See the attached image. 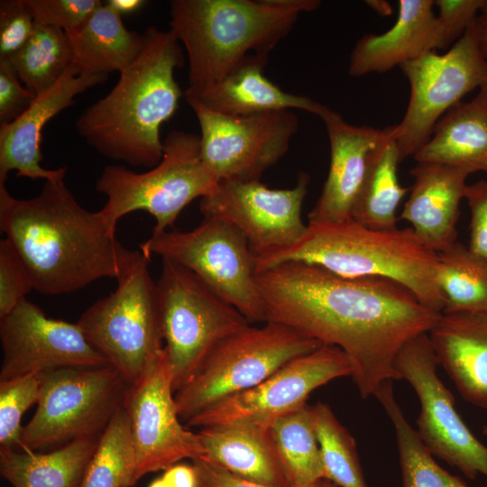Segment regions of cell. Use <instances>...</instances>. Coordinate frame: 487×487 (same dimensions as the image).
<instances>
[{"label":"cell","instance_id":"6da1fadb","mask_svg":"<svg viewBox=\"0 0 487 487\" xmlns=\"http://www.w3.org/2000/svg\"><path fill=\"white\" fill-rule=\"evenodd\" d=\"M264 322L280 323L335 345L366 399L386 381L402 345L428 333L442 313L423 306L402 284L382 277H343L316 264L286 262L256 272Z\"/></svg>","mask_w":487,"mask_h":487},{"label":"cell","instance_id":"7a4b0ae2","mask_svg":"<svg viewBox=\"0 0 487 487\" xmlns=\"http://www.w3.org/2000/svg\"><path fill=\"white\" fill-rule=\"evenodd\" d=\"M0 226L44 295L77 291L102 278L117 279L129 250L99 211L84 208L64 179L45 181L31 198L0 183Z\"/></svg>","mask_w":487,"mask_h":487},{"label":"cell","instance_id":"3957f363","mask_svg":"<svg viewBox=\"0 0 487 487\" xmlns=\"http://www.w3.org/2000/svg\"><path fill=\"white\" fill-rule=\"evenodd\" d=\"M142 49L110 92L86 108L75 128L102 156L152 168L163 156L161 126L184 96L174 78L184 64L181 43L171 30L154 25L143 32Z\"/></svg>","mask_w":487,"mask_h":487},{"label":"cell","instance_id":"277c9868","mask_svg":"<svg viewBox=\"0 0 487 487\" xmlns=\"http://www.w3.org/2000/svg\"><path fill=\"white\" fill-rule=\"evenodd\" d=\"M318 0H172L170 30L188 60L186 100L206 92L251 55L269 53Z\"/></svg>","mask_w":487,"mask_h":487},{"label":"cell","instance_id":"5b68a950","mask_svg":"<svg viewBox=\"0 0 487 487\" xmlns=\"http://www.w3.org/2000/svg\"><path fill=\"white\" fill-rule=\"evenodd\" d=\"M256 272L286 262H304L343 277H382L408 288L425 307L442 313L436 280L437 253L411 227L374 230L353 219L308 223L295 244L253 253Z\"/></svg>","mask_w":487,"mask_h":487},{"label":"cell","instance_id":"8992f818","mask_svg":"<svg viewBox=\"0 0 487 487\" xmlns=\"http://www.w3.org/2000/svg\"><path fill=\"white\" fill-rule=\"evenodd\" d=\"M149 266L150 258L130 250L115 289L77 322L129 384L140 380L164 351L157 285Z\"/></svg>","mask_w":487,"mask_h":487},{"label":"cell","instance_id":"52a82bcc","mask_svg":"<svg viewBox=\"0 0 487 487\" xmlns=\"http://www.w3.org/2000/svg\"><path fill=\"white\" fill-rule=\"evenodd\" d=\"M218 183L203 161L199 135L173 130L163 140L157 165L140 173L107 165L96 189L107 198L100 212L114 229L124 216L142 210L155 219L152 234H158L173 227L189 203L210 195Z\"/></svg>","mask_w":487,"mask_h":487},{"label":"cell","instance_id":"ba28073f","mask_svg":"<svg viewBox=\"0 0 487 487\" xmlns=\"http://www.w3.org/2000/svg\"><path fill=\"white\" fill-rule=\"evenodd\" d=\"M161 260L156 285L164 349L176 392L199 372L222 341L250 322L190 271Z\"/></svg>","mask_w":487,"mask_h":487},{"label":"cell","instance_id":"9c48e42d","mask_svg":"<svg viewBox=\"0 0 487 487\" xmlns=\"http://www.w3.org/2000/svg\"><path fill=\"white\" fill-rule=\"evenodd\" d=\"M321 345L280 323L248 325L222 341L199 372L174 393L180 419L187 422L215 403L260 384L287 363Z\"/></svg>","mask_w":487,"mask_h":487},{"label":"cell","instance_id":"30bf717a","mask_svg":"<svg viewBox=\"0 0 487 487\" xmlns=\"http://www.w3.org/2000/svg\"><path fill=\"white\" fill-rule=\"evenodd\" d=\"M41 378L37 408L23 427L19 450L40 452L101 436L131 385L112 365L60 368Z\"/></svg>","mask_w":487,"mask_h":487},{"label":"cell","instance_id":"8fae6325","mask_svg":"<svg viewBox=\"0 0 487 487\" xmlns=\"http://www.w3.org/2000/svg\"><path fill=\"white\" fill-rule=\"evenodd\" d=\"M139 250L150 259L157 254L186 268L250 323H264L254 255L244 234L233 225L204 218L190 231L152 234Z\"/></svg>","mask_w":487,"mask_h":487},{"label":"cell","instance_id":"7c38bea8","mask_svg":"<svg viewBox=\"0 0 487 487\" xmlns=\"http://www.w3.org/2000/svg\"><path fill=\"white\" fill-rule=\"evenodd\" d=\"M472 24L446 53L432 51L400 66L410 87L405 115L394 125L400 162L429 141L440 118L465 95L487 87V61Z\"/></svg>","mask_w":487,"mask_h":487},{"label":"cell","instance_id":"4fadbf2b","mask_svg":"<svg viewBox=\"0 0 487 487\" xmlns=\"http://www.w3.org/2000/svg\"><path fill=\"white\" fill-rule=\"evenodd\" d=\"M438 365L427 333L409 339L396 355L398 379L412 386L420 402L416 433L433 456L467 478L487 477V446L459 416L453 394L437 375Z\"/></svg>","mask_w":487,"mask_h":487},{"label":"cell","instance_id":"5bb4252c","mask_svg":"<svg viewBox=\"0 0 487 487\" xmlns=\"http://www.w3.org/2000/svg\"><path fill=\"white\" fill-rule=\"evenodd\" d=\"M188 105L199 124L203 161L218 182L260 180L286 154L299 129L293 110L230 116Z\"/></svg>","mask_w":487,"mask_h":487},{"label":"cell","instance_id":"9a60e30c","mask_svg":"<svg viewBox=\"0 0 487 487\" xmlns=\"http://www.w3.org/2000/svg\"><path fill=\"white\" fill-rule=\"evenodd\" d=\"M172 378L165 349L153 366L126 391L133 445L127 487L147 473L167 470L184 459L196 460L206 452L198 432L188 430L178 414Z\"/></svg>","mask_w":487,"mask_h":487},{"label":"cell","instance_id":"2e32d148","mask_svg":"<svg viewBox=\"0 0 487 487\" xmlns=\"http://www.w3.org/2000/svg\"><path fill=\"white\" fill-rule=\"evenodd\" d=\"M351 373L345 354L337 346L322 345L287 363L260 384L205 409L186 424L200 428L234 423L270 427L307 404L314 390Z\"/></svg>","mask_w":487,"mask_h":487},{"label":"cell","instance_id":"e0dca14e","mask_svg":"<svg viewBox=\"0 0 487 487\" xmlns=\"http://www.w3.org/2000/svg\"><path fill=\"white\" fill-rule=\"evenodd\" d=\"M309 176L300 172L291 188H270L260 180L220 181L199 202L205 219H218L239 229L253 253L288 247L307 232L301 217Z\"/></svg>","mask_w":487,"mask_h":487},{"label":"cell","instance_id":"ac0fdd59","mask_svg":"<svg viewBox=\"0 0 487 487\" xmlns=\"http://www.w3.org/2000/svg\"><path fill=\"white\" fill-rule=\"evenodd\" d=\"M0 319V381L66 367L110 365L78 323L51 318L27 299Z\"/></svg>","mask_w":487,"mask_h":487},{"label":"cell","instance_id":"d6986e66","mask_svg":"<svg viewBox=\"0 0 487 487\" xmlns=\"http://www.w3.org/2000/svg\"><path fill=\"white\" fill-rule=\"evenodd\" d=\"M107 74L80 73L70 67L50 88L37 95L29 107L14 121L0 124V183L10 171L31 179H64L66 166L50 170L41 165V143L44 125L75 103V97L106 82Z\"/></svg>","mask_w":487,"mask_h":487},{"label":"cell","instance_id":"ffe728a7","mask_svg":"<svg viewBox=\"0 0 487 487\" xmlns=\"http://www.w3.org/2000/svg\"><path fill=\"white\" fill-rule=\"evenodd\" d=\"M325 123L330 163L321 194L308 214V223H337L351 218V212L363 182L372 151L384 129L354 125L327 108L320 117Z\"/></svg>","mask_w":487,"mask_h":487},{"label":"cell","instance_id":"44dd1931","mask_svg":"<svg viewBox=\"0 0 487 487\" xmlns=\"http://www.w3.org/2000/svg\"><path fill=\"white\" fill-rule=\"evenodd\" d=\"M398 6V18L388 31L366 33L357 41L349 59L351 77L383 73L449 47L434 0H399Z\"/></svg>","mask_w":487,"mask_h":487},{"label":"cell","instance_id":"7402d4cb","mask_svg":"<svg viewBox=\"0 0 487 487\" xmlns=\"http://www.w3.org/2000/svg\"><path fill=\"white\" fill-rule=\"evenodd\" d=\"M409 173L414 182L400 218L411 224L427 248L442 253L457 242L460 203L470 173L436 162H417Z\"/></svg>","mask_w":487,"mask_h":487},{"label":"cell","instance_id":"603a6c76","mask_svg":"<svg viewBox=\"0 0 487 487\" xmlns=\"http://www.w3.org/2000/svg\"><path fill=\"white\" fill-rule=\"evenodd\" d=\"M427 334L462 397L487 409V313H442Z\"/></svg>","mask_w":487,"mask_h":487},{"label":"cell","instance_id":"cb8c5ba5","mask_svg":"<svg viewBox=\"0 0 487 487\" xmlns=\"http://www.w3.org/2000/svg\"><path fill=\"white\" fill-rule=\"evenodd\" d=\"M268 56L251 55L216 85L187 102L221 115L245 116L281 110H303L321 117L327 106L308 96L289 93L264 75Z\"/></svg>","mask_w":487,"mask_h":487},{"label":"cell","instance_id":"d4e9b609","mask_svg":"<svg viewBox=\"0 0 487 487\" xmlns=\"http://www.w3.org/2000/svg\"><path fill=\"white\" fill-rule=\"evenodd\" d=\"M202 456L243 479L274 487H289L270 427L234 423L198 431Z\"/></svg>","mask_w":487,"mask_h":487},{"label":"cell","instance_id":"484cf974","mask_svg":"<svg viewBox=\"0 0 487 487\" xmlns=\"http://www.w3.org/2000/svg\"><path fill=\"white\" fill-rule=\"evenodd\" d=\"M417 162L447 164L470 174H487V87L456 104L437 122L429 141L414 155Z\"/></svg>","mask_w":487,"mask_h":487},{"label":"cell","instance_id":"4316f807","mask_svg":"<svg viewBox=\"0 0 487 487\" xmlns=\"http://www.w3.org/2000/svg\"><path fill=\"white\" fill-rule=\"evenodd\" d=\"M64 32L71 51V65L80 73H121L136 60L143 45L142 33L127 29L122 15L106 3L80 26Z\"/></svg>","mask_w":487,"mask_h":487},{"label":"cell","instance_id":"83f0119b","mask_svg":"<svg viewBox=\"0 0 487 487\" xmlns=\"http://www.w3.org/2000/svg\"><path fill=\"white\" fill-rule=\"evenodd\" d=\"M100 436L51 452L0 449V473L13 487H79Z\"/></svg>","mask_w":487,"mask_h":487},{"label":"cell","instance_id":"f1b7e54d","mask_svg":"<svg viewBox=\"0 0 487 487\" xmlns=\"http://www.w3.org/2000/svg\"><path fill=\"white\" fill-rule=\"evenodd\" d=\"M400 163L394 125L384 128L371 152L367 171L351 212V218L374 230L397 228V208L408 188L398 179Z\"/></svg>","mask_w":487,"mask_h":487},{"label":"cell","instance_id":"f546056e","mask_svg":"<svg viewBox=\"0 0 487 487\" xmlns=\"http://www.w3.org/2000/svg\"><path fill=\"white\" fill-rule=\"evenodd\" d=\"M373 395L390 418L395 431L402 487H469L435 461L398 404L391 381L381 383Z\"/></svg>","mask_w":487,"mask_h":487},{"label":"cell","instance_id":"4dcf8cb0","mask_svg":"<svg viewBox=\"0 0 487 487\" xmlns=\"http://www.w3.org/2000/svg\"><path fill=\"white\" fill-rule=\"evenodd\" d=\"M270 428L290 486L310 487L324 479L311 406L276 419Z\"/></svg>","mask_w":487,"mask_h":487},{"label":"cell","instance_id":"1f68e13d","mask_svg":"<svg viewBox=\"0 0 487 487\" xmlns=\"http://www.w3.org/2000/svg\"><path fill=\"white\" fill-rule=\"evenodd\" d=\"M436 280L445 299L442 313H487V261L456 242L437 253Z\"/></svg>","mask_w":487,"mask_h":487},{"label":"cell","instance_id":"d6a6232c","mask_svg":"<svg viewBox=\"0 0 487 487\" xmlns=\"http://www.w3.org/2000/svg\"><path fill=\"white\" fill-rule=\"evenodd\" d=\"M5 59L23 85L35 96L52 87L72 61L66 32L38 23L27 42Z\"/></svg>","mask_w":487,"mask_h":487},{"label":"cell","instance_id":"836d02e7","mask_svg":"<svg viewBox=\"0 0 487 487\" xmlns=\"http://www.w3.org/2000/svg\"><path fill=\"white\" fill-rule=\"evenodd\" d=\"M311 409L324 479L340 487H368L353 436L336 418L329 405L317 402Z\"/></svg>","mask_w":487,"mask_h":487},{"label":"cell","instance_id":"e575fe53","mask_svg":"<svg viewBox=\"0 0 487 487\" xmlns=\"http://www.w3.org/2000/svg\"><path fill=\"white\" fill-rule=\"evenodd\" d=\"M132 463L130 425L122 407L101 434L79 487H127Z\"/></svg>","mask_w":487,"mask_h":487},{"label":"cell","instance_id":"d590c367","mask_svg":"<svg viewBox=\"0 0 487 487\" xmlns=\"http://www.w3.org/2000/svg\"><path fill=\"white\" fill-rule=\"evenodd\" d=\"M41 374L0 381V449H20L23 413L40 397Z\"/></svg>","mask_w":487,"mask_h":487},{"label":"cell","instance_id":"8d00e7d4","mask_svg":"<svg viewBox=\"0 0 487 487\" xmlns=\"http://www.w3.org/2000/svg\"><path fill=\"white\" fill-rule=\"evenodd\" d=\"M32 289L26 265L5 237L0 242V318L12 312Z\"/></svg>","mask_w":487,"mask_h":487},{"label":"cell","instance_id":"74e56055","mask_svg":"<svg viewBox=\"0 0 487 487\" xmlns=\"http://www.w3.org/2000/svg\"><path fill=\"white\" fill-rule=\"evenodd\" d=\"M35 23L63 31L80 26L99 7L100 0H23Z\"/></svg>","mask_w":487,"mask_h":487},{"label":"cell","instance_id":"f35d334b","mask_svg":"<svg viewBox=\"0 0 487 487\" xmlns=\"http://www.w3.org/2000/svg\"><path fill=\"white\" fill-rule=\"evenodd\" d=\"M35 21L23 0L0 2V58L18 51L30 39Z\"/></svg>","mask_w":487,"mask_h":487},{"label":"cell","instance_id":"ab89813d","mask_svg":"<svg viewBox=\"0 0 487 487\" xmlns=\"http://www.w3.org/2000/svg\"><path fill=\"white\" fill-rule=\"evenodd\" d=\"M35 96L19 80L8 60L0 58V124L14 121Z\"/></svg>","mask_w":487,"mask_h":487},{"label":"cell","instance_id":"60d3db41","mask_svg":"<svg viewBox=\"0 0 487 487\" xmlns=\"http://www.w3.org/2000/svg\"><path fill=\"white\" fill-rule=\"evenodd\" d=\"M483 0H436L446 41L454 45L479 14Z\"/></svg>","mask_w":487,"mask_h":487},{"label":"cell","instance_id":"b9f144b4","mask_svg":"<svg viewBox=\"0 0 487 487\" xmlns=\"http://www.w3.org/2000/svg\"><path fill=\"white\" fill-rule=\"evenodd\" d=\"M464 198L471 211L468 247L487 261V179L467 185Z\"/></svg>","mask_w":487,"mask_h":487},{"label":"cell","instance_id":"7bdbcfd3","mask_svg":"<svg viewBox=\"0 0 487 487\" xmlns=\"http://www.w3.org/2000/svg\"><path fill=\"white\" fill-rule=\"evenodd\" d=\"M192 464L198 478L211 487H274L238 477L204 457L193 460ZM321 482L322 481L310 487H321Z\"/></svg>","mask_w":487,"mask_h":487},{"label":"cell","instance_id":"ee69618b","mask_svg":"<svg viewBox=\"0 0 487 487\" xmlns=\"http://www.w3.org/2000/svg\"><path fill=\"white\" fill-rule=\"evenodd\" d=\"M170 487H197L198 475L194 465L176 464L164 471L161 476Z\"/></svg>","mask_w":487,"mask_h":487},{"label":"cell","instance_id":"f6af8a7d","mask_svg":"<svg viewBox=\"0 0 487 487\" xmlns=\"http://www.w3.org/2000/svg\"><path fill=\"white\" fill-rule=\"evenodd\" d=\"M472 27L482 54L487 61V0H483L482 9Z\"/></svg>","mask_w":487,"mask_h":487},{"label":"cell","instance_id":"bcb514c9","mask_svg":"<svg viewBox=\"0 0 487 487\" xmlns=\"http://www.w3.org/2000/svg\"><path fill=\"white\" fill-rule=\"evenodd\" d=\"M106 3L123 15L140 10L147 2L144 0H109Z\"/></svg>","mask_w":487,"mask_h":487},{"label":"cell","instance_id":"7dc6e473","mask_svg":"<svg viewBox=\"0 0 487 487\" xmlns=\"http://www.w3.org/2000/svg\"><path fill=\"white\" fill-rule=\"evenodd\" d=\"M374 12L380 15H389L392 13V8L387 1L369 0L365 2Z\"/></svg>","mask_w":487,"mask_h":487},{"label":"cell","instance_id":"c3c4849f","mask_svg":"<svg viewBox=\"0 0 487 487\" xmlns=\"http://www.w3.org/2000/svg\"><path fill=\"white\" fill-rule=\"evenodd\" d=\"M148 487H170L162 477H160L152 482Z\"/></svg>","mask_w":487,"mask_h":487},{"label":"cell","instance_id":"681fc988","mask_svg":"<svg viewBox=\"0 0 487 487\" xmlns=\"http://www.w3.org/2000/svg\"><path fill=\"white\" fill-rule=\"evenodd\" d=\"M321 487H337L336 485H335L333 482H331L330 481H327L326 479H323L322 480V482H321Z\"/></svg>","mask_w":487,"mask_h":487},{"label":"cell","instance_id":"f907efd6","mask_svg":"<svg viewBox=\"0 0 487 487\" xmlns=\"http://www.w3.org/2000/svg\"><path fill=\"white\" fill-rule=\"evenodd\" d=\"M197 487H211L210 485H208L207 483H206L205 482L201 481L199 478H198V484Z\"/></svg>","mask_w":487,"mask_h":487},{"label":"cell","instance_id":"816d5d0a","mask_svg":"<svg viewBox=\"0 0 487 487\" xmlns=\"http://www.w3.org/2000/svg\"><path fill=\"white\" fill-rule=\"evenodd\" d=\"M482 433L485 436H487V424L483 426L482 427Z\"/></svg>","mask_w":487,"mask_h":487}]
</instances>
